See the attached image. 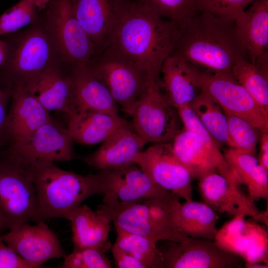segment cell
Wrapping results in <instances>:
<instances>
[{"label": "cell", "mask_w": 268, "mask_h": 268, "mask_svg": "<svg viewBox=\"0 0 268 268\" xmlns=\"http://www.w3.org/2000/svg\"><path fill=\"white\" fill-rule=\"evenodd\" d=\"M176 25L170 55L180 57L200 70L232 75L235 64L248 59L234 20L200 12Z\"/></svg>", "instance_id": "1"}, {"label": "cell", "mask_w": 268, "mask_h": 268, "mask_svg": "<svg viewBox=\"0 0 268 268\" xmlns=\"http://www.w3.org/2000/svg\"><path fill=\"white\" fill-rule=\"evenodd\" d=\"M176 25L160 18L137 0H124L119 23L108 47L160 79L170 55Z\"/></svg>", "instance_id": "2"}, {"label": "cell", "mask_w": 268, "mask_h": 268, "mask_svg": "<svg viewBox=\"0 0 268 268\" xmlns=\"http://www.w3.org/2000/svg\"><path fill=\"white\" fill-rule=\"evenodd\" d=\"M37 199L39 221L68 219L88 198L111 191L113 181L109 170L81 175L60 168L53 162L27 165Z\"/></svg>", "instance_id": "3"}, {"label": "cell", "mask_w": 268, "mask_h": 268, "mask_svg": "<svg viewBox=\"0 0 268 268\" xmlns=\"http://www.w3.org/2000/svg\"><path fill=\"white\" fill-rule=\"evenodd\" d=\"M176 195L129 203L103 200L97 209L118 227L126 231L160 240L180 242L189 238L177 230L174 221Z\"/></svg>", "instance_id": "4"}, {"label": "cell", "mask_w": 268, "mask_h": 268, "mask_svg": "<svg viewBox=\"0 0 268 268\" xmlns=\"http://www.w3.org/2000/svg\"><path fill=\"white\" fill-rule=\"evenodd\" d=\"M38 221L36 192L27 166L4 158L0 161L1 230Z\"/></svg>", "instance_id": "5"}, {"label": "cell", "mask_w": 268, "mask_h": 268, "mask_svg": "<svg viewBox=\"0 0 268 268\" xmlns=\"http://www.w3.org/2000/svg\"><path fill=\"white\" fill-rule=\"evenodd\" d=\"M88 65L106 86L119 107L130 116L150 79L156 78L109 47Z\"/></svg>", "instance_id": "6"}, {"label": "cell", "mask_w": 268, "mask_h": 268, "mask_svg": "<svg viewBox=\"0 0 268 268\" xmlns=\"http://www.w3.org/2000/svg\"><path fill=\"white\" fill-rule=\"evenodd\" d=\"M159 80L150 79L131 115L134 130L147 143L170 142L182 129L177 110L164 98Z\"/></svg>", "instance_id": "7"}, {"label": "cell", "mask_w": 268, "mask_h": 268, "mask_svg": "<svg viewBox=\"0 0 268 268\" xmlns=\"http://www.w3.org/2000/svg\"><path fill=\"white\" fill-rule=\"evenodd\" d=\"M48 4L47 33L55 48L72 67L89 64L96 49L76 18L71 0H50Z\"/></svg>", "instance_id": "8"}, {"label": "cell", "mask_w": 268, "mask_h": 268, "mask_svg": "<svg viewBox=\"0 0 268 268\" xmlns=\"http://www.w3.org/2000/svg\"><path fill=\"white\" fill-rule=\"evenodd\" d=\"M73 140L67 128L51 118L27 140L9 145L4 158L29 165L74 158Z\"/></svg>", "instance_id": "9"}, {"label": "cell", "mask_w": 268, "mask_h": 268, "mask_svg": "<svg viewBox=\"0 0 268 268\" xmlns=\"http://www.w3.org/2000/svg\"><path fill=\"white\" fill-rule=\"evenodd\" d=\"M193 67L201 90L214 99L224 112L244 119L261 131L268 130V114L231 74Z\"/></svg>", "instance_id": "10"}, {"label": "cell", "mask_w": 268, "mask_h": 268, "mask_svg": "<svg viewBox=\"0 0 268 268\" xmlns=\"http://www.w3.org/2000/svg\"><path fill=\"white\" fill-rule=\"evenodd\" d=\"M55 48L47 33L33 29L25 35L9 54L3 76L9 84L10 94L15 87L23 85L31 77L54 66L52 63Z\"/></svg>", "instance_id": "11"}, {"label": "cell", "mask_w": 268, "mask_h": 268, "mask_svg": "<svg viewBox=\"0 0 268 268\" xmlns=\"http://www.w3.org/2000/svg\"><path fill=\"white\" fill-rule=\"evenodd\" d=\"M158 187L186 201L192 200L189 170L175 156L171 142L155 143L133 159Z\"/></svg>", "instance_id": "12"}, {"label": "cell", "mask_w": 268, "mask_h": 268, "mask_svg": "<svg viewBox=\"0 0 268 268\" xmlns=\"http://www.w3.org/2000/svg\"><path fill=\"white\" fill-rule=\"evenodd\" d=\"M162 252L166 268H235L241 266L238 255L208 239L189 237L180 242H170Z\"/></svg>", "instance_id": "13"}, {"label": "cell", "mask_w": 268, "mask_h": 268, "mask_svg": "<svg viewBox=\"0 0 268 268\" xmlns=\"http://www.w3.org/2000/svg\"><path fill=\"white\" fill-rule=\"evenodd\" d=\"M3 241L22 258L41 268L46 261L65 255L57 235L44 221L23 223L1 235Z\"/></svg>", "instance_id": "14"}, {"label": "cell", "mask_w": 268, "mask_h": 268, "mask_svg": "<svg viewBox=\"0 0 268 268\" xmlns=\"http://www.w3.org/2000/svg\"><path fill=\"white\" fill-rule=\"evenodd\" d=\"M124 0H71L74 15L94 44L96 55L109 45L121 18Z\"/></svg>", "instance_id": "15"}, {"label": "cell", "mask_w": 268, "mask_h": 268, "mask_svg": "<svg viewBox=\"0 0 268 268\" xmlns=\"http://www.w3.org/2000/svg\"><path fill=\"white\" fill-rule=\"evenodd\" d=\"M199 187L204 202L216 212L234 217L242 214L264 222L267 220L266 214L259 210L254 201L243 194L239 186L217 172L200 178Z\"/></svg>", "instance_id": "16"}, {"label": "cell", "mask_w": 268, "mask_h": 268, "mask_svg": "<svg viewBox=\"0 0 268 268\" xmlns=\"http://www.w3.org/2000/svg\"><path fill=\"white\" fill-rule=\"evenodd\" d=\"M171 142L175 156L189 170L193 178L199 179L208 173L217 172L231 182L241 184L228 162L212 155L197 134L182 129Z\"/></svg>", "instance_id": "17"}, {"label": "cell", "mask_w": 268, "mask_h": 268, "mask_svg": "<svg viewBox=\"0 0 268 268\" xmlns=\"http://www.w3.org/2000/svg\"><path fill=\"white\" fill-rule=\"evenodd\" d=\"M10 95L11 101L6 120L8 145L27 140L52 118L50 112L22 86L13 88Z\"/></svg>", "instance_id": "18"}, {"label": "cell", "mask_w": 268, "mask_h": 268, "mask_svg": "<svg viewBox=\"0 0 268 268\" xmlns=\"http://www.w3.org/2000/svg\"><path fill=\"white\" fill-rule=\"evenodd\" d=\"M22 86L49 112H60L67 116L75 113L71 74L55 65L31 77Z\"/></svg>", "instance_id": "19"}, {"label": "cell", "mask_w": 268, "mask_h": 268, "mask_svg": "<svg viewBox=\"0 0 268 268\" xmlns=\"http://www.w3.org/2000/svg\"><path fill=\"white\" fill-rule=\"evenodd\" d=\"M147 143L135 132L132 123L117 130L94 153L83 158L89 166L102 170L125 168Z\"/></svg>", "instance_id": "20"}, {"label": "cell", "mask_w": 268, "mask_h": 268, "mask_svg": "<svg viewBox=\"0 0 268 268\" xmlns=\"http://www.w3.org/2000/svg\"><path fill=\"white\" fill-rule=\"evenodd\" d=\"M236 23L248 59L268 71V0H255Z\"/></svg>", "instance_id": "21"}, {"label": "cell", "mask_w": 268, "mask_h": 268, "mask_svg": "<svg viewBox=\"0 0 268 268\" xmlns=\"http://www.w3.org/2000/svg\"><path fill=\"white\" fill-rule=\"evenodd\" d=\"M159 86L166 101L176 109L190 105L201 91L193 67L175 55H169L163 63Z\"/></svg>", "instance_id": "22"}, {"label": "cell", "mask_w": 268, "mask_h": 268, "mask_svg": "<svg viewBox=\"0 0 268 268\" xmlns=\"http://www.w3.org/2000/svg\"><path fill=\"white\" fill-rule=\"evenodd\" d=\"M110 171L114 185L111 191L104 194L103 200L129 203L173 194L156 185L135 163Z\"/></svg>", "instance_id": "23"}, {"label": "cell", "mask_w": 268, "mask_h": 268, "mask_svg": "<svg viewBox=\"0 0 268 268\" xmlns=\"http://www.w3.org/2000/svg\"><path fill=\"white\" fill-rule=\"evenodd\" d=\"M70 74L75 113L97 111L119 114V107L109 90L88 64L72 67Z\"/></svg>", "instance_id": "24"}, {"label": "cell", "mask_w": 268, "mask_h": 268, "mask_svg": "<svg viewBox=\"0 0 268 268\" xmlns=\"http://www.w3.org/2000/svg\"><path fill=\"white\" fill-rule=\"evenodd\" d=\"M68 117L67 128L73 141L84 145L102 143L118 129L131 124L119 114L102 111L77 112Z\"/></svg>", "instance_id": "25"}, {"label": "cell", "mask_w": 268, "mask_h": 268, "mask_svg": "<svg viewBox=\"0 0 268 268\" xmlns=\"http://www.w3.org/2000/svg\"><path fill=\"white\" fill-rule=\"evenodd\" d=\"M72 230L73 248L97 247L108 250L110 219L99 210L81 205L68 217Z\"/></svg>", "instance_id": "26"}, {"label": "cell", "mask_w": 268, "mask_h": 268, "mask_svg": "<svg viewBox=\"0 0 268 268\" xmlns=\"http://www.w3.org/2000/svg\"><path fill=\"white\" fill-rule=\"evenodd\" d=\"M173 217L178 231L188 237L214 240L219 219L217 212L205 202L178 200L174 206Z\"/></svg>", "instance_id": "27"}, {"label": "cell", "mask_w": 268, "mask_h": 268, "mask_svg": "<svg viewBox=\"0 0 268 268\" xmlns=\"http://www.w3.org/2000/svg\"><path fill=\"white\" fill-rule=\"evenodd\" d=\"M224 157L247 189L254 201L268 198V170L260 164L254 154L230 148L224 150Z\"/></svg>", "instance_id": "28"}, {"label": "cell", "mask_w": 268, "mask_h": 268, "mask_svg": "<svg viewBox=\"0 0 268 268\" xmlns=\"http://www.w3.org/2000/svg\"><path fill=\"white\" fill-rule=\"evenodd\" d=\"M189 106L214 138L221 145H228L227 121L219 104L201 90Z\"/></svg>", "instance_id": "29"}, {"label": "cell", "mask_w": 268, "mask_h": 268, "mask_svg": "<svg viewBox=\"0 0 268 268\" xmlns=\"http://www.w3.org/2000/svg\"><path fill=\"white\" fill-rule=\"evenodd\" d=\"M117 238L115 244L145 268H164L162 252L156 243L145 237L126 231L115 227Z\"/></svg>", "instance_id": "30"}, {"label": "cell", "mask_w": 268, "mask_h": 268, "mask_svg": "<svg viewBox=\"0 0 268 268\" xmlns=\"http://www.w3.org/2000/svg\"><path fill=\"white\" fill-rule=\"evenodd\" d=\"M231 74L268 114V72L258 68L248 59H244L235 64Z\"/></svg>", "instance_id": "31"}, {"label": "cell", "mask_w": 268, "mask_h": 268, "mask_svg": "<svg viewBox=\"0 0 268 268\" xmlns=\"http://www.w3.org/2000/svg\"><path fill=\"white\" fill-rule=\"evenodd\" d=\"M160 18L177 24L200 12L197 0H137Z\"/></svg>", "instance_id": "32"}, {"label": "cell", "mask_w": 268, "mask_h": 268, "mask_svg": "<svg viewBox=\"0 0 268 268\" xmlns=\"http://www.w3.org/2000/svg\"><path fill=\"white\" fill-rule=\"evenodd\" d=\"M226 117L230 148L255 154L259 132L262 131L238 117L224 112Z\"/></svg>", "instance_id": "33"}, {"label": "cell", "mask_w": 268, "mask_h": 268, "mask_svg": "<svg viewBox=\"0 0 268 268\" xmlns=\"http://www.w3.org/2000/svg\"><path fill=\"white\" fill-rule=\"evenodd\" d=\"M38 9L27 0H20L0 15V36L13 33L31 24Z\"/></svg>", "instance_id": "34"}, {"label": "cell", "mask_w": 268, "mask_h": 268, "mask_svg": "<svg viewBox=\"0 0 268 268\" xmlns=\"http://www.w3.org/2000/svg\"><path fill=\"white\" fill-rule=\"evenodd\" d=\"M107 250L97 247L73 248L65 255L63 268H110L111 262L105 255Z\"/></svg>", "instance_id": "35"}, {"label": "cell", "mask_w": 268, "mask_h": 268, "mask_svg": "<svg viewBox=\"0 0 268 268\" xmlns=\"http://www.w3.org/2000/svg\"><path fill=\"white\" fill-rule=\"evenodd\" d=\"M255 0H197L200 12H206L217 17L237 20L245 8Z\"/></svg>", "instance_id": "36"}, {"label": "cell", "mask_w": 268, "mask_h": 268, "mask_svg": "<svg viewBox=\"0 0 268 268\" xmlns=\"http://www.w3.org/2000/svg\"><path fill=\"white\" fill-rule=\"evenodd\" d=\"M0 268H35L3 241L0 234Z\"/></svg>", "instance_id": "37"}, {"label": "cell", "mask_w": 268, "mask_h": 268, "mask_svg": "<svg viewBox=\"0 0 268 268\" xmlns=\"http://www.w3.org/2000/svg\"><path fill=\"white\" fill-rule=\"evenodd\" d=\"M116 266L119 268H145L140 262L133 258L115 243L111 248Z\"/></svg>", "instance_id": "38"}, {"label": "cell", "mask_w": 268, "mask_h": 268, "mask_svg": "<svg viewBox=\"0 0 268 268\" xmlns=\"http://www.w3.org/2000/svg\"><path fill=\"white\" fill-rule=\"evenodd\" d=\"M9 97H0V147L9 144L6 132L7 102Z\"/></svg>", "instance_id": "39"}, {"label": "cell", "mask_w": 268, "mask_h": 268, "mask_svg": "<svg viewBox=\"0 0 268 268\" xmlns=\"http://www.w3.org/2000/svg\"><path fill=\"white\" fill-rule=\"evenodd\" d=\"M258 160L261 165L268 170V130H263L260 136V151Z\"/></svg>", "instance_id": "40"}, {"label": "cell", "mask_w": 268, "mask_h": 268, "mask_svg": "<svg viewBox=\"0 0 268 268\" xmlns=\"http://www.w3.org/2000/svg\"><path fill=\"white\" fill-rule=\"evenodd\" d=\"M9 54V45L8 43L0 39V67L6 63Z\"/></svg>", "instance_id": "41"}, {"label": "cell", "mask_w": 268, "mask_h": 268, "mask_svg": "<svg viewBox=\"0 0 268 268\" xmlns=\"http://www.w3.org/2000/svg\"><path fill=\"white\" fill-rule=\"evenodd\" d=\"M33 3L37 8L41 10L44 9L49 4L50 0H27Z\"/></svg>", "instance_id": "42"}, {"label": "cell", "mask_w": 268, "mask_h": 268, "mask_svg": "<svg viewBox=\"0 0 268 268\" xmlns=\"http://www.w3.org/2000/svg\"><path fill=\"white\" fill-rule=\"evenodd\" d=\"M246 268H268V264L264 263H261L260 262H246Z\"/></svg>", "instance_id": "43"}, {"label": "cell", "mask_w": 268, "mask_h": 268, "mask_svg": "<svg viewBox=\"0 0 268 268\" xmlns=\"http://www.w3.org/2000/svg\"><path fill=\"white\" fill-rule=\"evenodd\" d=\"M0 97H10L9 93L0 88Z\"/></svg>", "instance_id": "44"}, {"label": "cell", "mask_w": 268, "mask_h": 268, "mask_svg": "<svg viewBox=\"0 0 268 268\" xmlns=\"http://www.w3.org/2000/svg\"><path fill=\"white\" fill-rule=\"evenodd\" d=\"M0 231H1V229H0Z\"/></svg>", "instance_id": "45"}]
</instances>
